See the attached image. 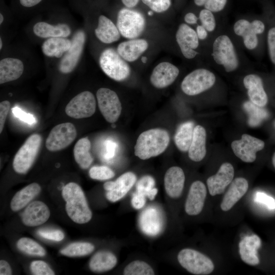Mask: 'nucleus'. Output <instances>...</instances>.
<instances>
[{"label": "nucleus", "instance_id": "f257e3e1", "mask_svg": "<svg viewBox=\"0 0 275 275\" xmlns=\"http://www.w3.org/2000/svg\"><path fill=\"white\" fill-rule=\"evenodd\" d=\"M240 43L229 27H224L212 38L206 55L210 64L230 73L251 64Z\"/></svg>", "mask_w": 275, "mask_h": 275}, {"label": "nucleus", "instance_id": "f03ea898", "mask_svg": "<svg viewBox=\"0 0 275 275\" xmlns=\"http://www.w3.org/2000/svg\"><path fill=\"white\" fill-rule=\"evenodd\" d=\"M62 195L66 202L65 209L68 216L74 222L83 224L89 222L92 217L84 193L75 182L67 184Z\"/></svg>", "mask_w": 275, "mask_h": 275}, {"label": "nucleus", "instance_id": "7ed1b4c3", "mask_svg": "<svg viewBox=\"0 0 275 275\" xmlns=\"http://www.w3.org/2000/svg\"><path fill=\"white\" fill-rule=\"evenodd\" d=\"M170 142L168 132L163 129L146 130L139 136L134 146V154L142 160L157 156L163 153Z\"/></svg>", "mask_w": 275, "mask_h": 275}, {"label": "nucleus", "instance_id": "20e7f679", "mask_svg": "<svg viewBox=\"0 0 275 275\" xmlns=\"http://www.w3.org/2000/svg\"><path fill=\"white\" fill-rule=\"evenodd\" d=\"M229 28L244 51L252 56L257 55L261 46L262 36L252 25L250 17H239Z\"/></svg>", "mask_w": 275, "mask_h": 275}, {"label": "nucleus", "instance_id": "39448f33", "mask_svg": "<svg viewBox=\"0 0 275 275\" xmlns=\"http://www.w3.org/2000/svg\"><path fill=\"white\" fill-rule=\"evenodd\" d=\"M216 80V76L212 70L199 68L184 77L181 84V89L187 95L196 96L211 89Z\"/></svg>", "mask_w": 275, "mask_h": 275}, {"label": "nucleus", "instance_id": "423d86ee", "mask_svg": "<svg viewBox=\"0 0 275 275\" xmlns=\"http://www.w3.org/2000/svg\"><path fill=\"white\" fill-rule=\"evenodd\" d=\"M99 62L104 73L115 80L122 81L130 75V66L114 48L104 49L100 55Z\"/></svg>", "mask_w": 275, "mask_h": 275}, {"label": "nucleus", "instance_id": "0eeeda50", "mask_svg": "<svg viewBox=\"0 0 275 275\" xmlns=\"http://www.w3.org/2000/svg\"><path fill=\"white\" fill-rule=\"evenodd\" d=\"M146 20L139 11L123 8L118 12L117 26L120 34L128 39H135L143 32Z\"/></svg>", "mask_w": 275, "mask_h": 275}, {"label": "nucleus", "instance_id": "6e6552de", "mask_svg": "<svg viewBox=\"0 0 275 275\" xmlns=\"http://www.w3.org/2000/svg\"><path fill=\"white\" fill-rule=\"evenodd\" d=\"M41 142V137L38 134H33L28 138L13 159V167L16 173L25 174L29 170L39 151Z\"/></svg>", "mask_w": 275, "mask_h": 275}, {"label": "nucleus", "instance_id": "1a4fd4ad", "mask_svg": "<svg viewBox=\"0 0 275 275\" xmlns=\"http://www.w3.org/2000/svg\"><path fill=\"white\" fill-rule=\"evenodd\" d=\"M177 259L184 268L194 274H209L214 268V264L209 258L193 249L182 250L178 253Z\"/></svg>", "mask_w": 275, "mask_h": 275}, {"label": "nucleus", "instance_id": "9d476101", "mask_svg": "<svg viewBox=\"0 0 275 275\" xmlns=\"http://www.w3.org/2000/svg\"><path fill=\"white\" fill-rule=\"evenodd\" d=\"M175 39L183 57L191 60L200 54L199 51L201 43L195 29L185 23H181L177 29Z\"/></svg>", "mask_w": 275, "mask_h": 275}, {"label": "nucleus", "instance_id": "9b49d317", "mask_svg": "<svg viewBox=\"0 0 275 275\" xmlns=\"http://www.w3.org/2000/svg\"><path fill=\"white\" fill-rule=\"evenodd\" d=\"M96 98L99 110L106 121L111 123L116 122L122 111L121 103L116 93L101 88L97 91Z\"/></svg>", "mask_w": 275, "mask_h": 275}, {"label": "nucleus", "instance_id": "f8f14e48", "mask_svg": "<svg viewBox=\"0 0 275 275\" xmlns=\"http://www.w3.org/2000/svg\"><path fill=\"white\" fill-rule=\"evenodd\" d=\"M76 136L74 125L69 122L55 126L49 132L46 140L45 146L50 151L63 150L70 145Z\"/></svg>", "mask_w": 275, "mask_h": 275}, {"label": "nucleus", "instance_id": "ddd939ff", "mask_svg": "<svg viewBox=\"0 0 275 275\" xmlns=\"http://www.w3.org/2000/svg\"><path fill=\"white\" fill-rule=\"evenodd\" d=\"M96 111V100L90 91H84L74 96L65 107L66 114L73 118L82 119L92 116Z\"/></svg>", "mask_w": 275, "mask_h": 275}, {"label": "nucleus", "instance_id": "4468645a", "mask_svg": "<svg viewBox=\"0 0 275 275\" xmlns=\"http://www.w3.org/2000/svg\"><path fill=\"white\" fill-rule=\"evenodd\" d=\"M263 141L248 134H243L241 139L232 142V149L235 155L243 161L252 162L256 158L257 152L264 147Z\"/></svg>", "mask_w": 275, "mask_h": 275}, {"label": "nucleus", "instance_id": "2eb2a0df", "mask_svg": "<svg viewBox=\"0 0 275 275\" xmlns=\"http://www.w3.org/2000/svg\"><path fill=\"white\" fill-rule=\"evenodd\" d=\"M86 35L81 30L77 31L71 40V45L60 61V71L67 74L71 72L76 66L84 49Z\"/></svg>", "mask_w": 275, "mask_h": 275}, {"label": "nucleus", "instance_id": "dca6fc26", "mask_svg": "<svg viewBox=\"0 0 275 275\" xmlns=\"http://www.w3.org/2000/svg\"><path fill=\"white\" fill-rule=\"evenodd\" d=\"M136 180V175L131 172H126L115 181L106 182L104 189L106 198L111 202H116L123 198L130 190Z\"/></svg>", "mask_w": 275, "mask_h": 275}, {"label": "nucleus", "instance_id": "f3484780", "mask_svg": "<svg viewBox=\"0 0 275 275\" xmlns=\"http://www.w3.org/2000/svg\"><path fill=\"white\" fill-rule=\"evenodd\" d=\"M242 82L250 100L259 106H264L267 103L268 96L261 77L255 73H248L243 76Z\"/></svg>", "mask_w": 275, "mask_h": 275}, {"label": "nucleus", "instance_id": "a211bd4d", "mask_svg": "<svg viewBox=\"0 0 275 275\" xmlns=\"http://www.w3.org/2000/svg\"><path fill=\"white\" fill-rule=\"evenodd\" d=\"M234 176L233 166L229 162L223 163L216 174L209 177L207 180L210 195L214 196L222 194L232 181Z\"/></svg>", "mask_w": 275, "mask_h": 275}, {"label": "nucleus", "instance_id": "6ab92c4d", "mask_svg": "<svg viewBox=\"0 0 275 275\" xmlns=\"http://www.w3.org/2000/svg\"><path fill=\"white\" fill-rule=\"evenodd\" d=\"M179 74V69L169 62H162L153 69L150 76L151 84L155 88L162 89L171 85Z\"/></svg>", "mask_w": 275, "mask_h": 275}, {"label": "nucleus", "instance_id": "aec40b11", "mask_svg": "<svg viewBox=\"0 0 275 275\" xmlns=\"http://www.w3.org/2000/svg\"><path fill=\"white\" fill-rule=\"evenodd\" d=\"M207 195L205 184L200 181L194 182L189 189L185 203V211L189 215H196L202 211Z\"/></svg>", "mask_w": 275, "mask_h": 275}, {"label": "nucleus", "instance_id": "412c9836", "mask_svg": "<svg viewBox=\"0 0 275 275\" xmlns=\"http://www.w3.org/2000/svg\"><path fill=\"white\" fill-rule=\"evenodd\" d=\"M50 215V210L44 203L35 201L25 208L22 214L21 219L25 226L36 227L45 223Z\"/></svg>", "mask_w": 275, "mask_h": 275}, {"label": "nucleus", "instance_id": "4be33fe9", "mask_svg": "<svg viewBox=\"0 0 275 275\" xmlns=\"http://www.w3.org/2000/svg\"><path fill=\"white\" fill-rule=\"evenodd\" d=\"M185 182L183 171L179 167H172L164 177V186L167 194L171 198H179L183 191Z\"/></svg>", "mask_w": 275, "mask_h": 275}, {"label": "nucleus", "instance_id": "5701e85b", "mask_svg": "<svg viewBox=\"0 0 275 275\" xmlns=\"http://www.w3.org/2000/svg\"><path fill=\"white\" fill-rule=\"evenodd\" d=\"M248 187V182L244 178L238 177L232 181L221 204L222 210L231 209L246 193Z\"/></svg>", "mask_w": 275, "mask_h": 275}, {"label": "nucleus", "instance_id": "b1692460", "mask_svg": "<svg viewBox=\"0 0 275 275\" xmlns=\"http://www.w3.org/2000/svg\"><path fill=\"white\" fill-rule=\"evenodd\" d=\"M261 241L257 235L244 237L239 242V254L241 260L245 263L255 266L260 263L257 250L260 248Z\"/></svg>", "mask_w": 275, "mask_h": 275}, {"label": "nucleus", "instance_id": "393cba45", "mask_svg": "<svg viewBox=\"0 0 275 275\" xmlns=\"http://www.w3.org/2000/svg\"><path fill=\"white\" fill-rule=\"evenodd\" d=\"M148 47V43L146 40L132 39L120 43L117 51L125 61L133 62L136 60Z\"/></svg>", "mask_w": 275, "mask_h": 275}, {"label": "nucleus", "instance_id": "a878e982", "mask_svg": "<svg viewBox=\"0 0 275 275\" xmlns=\"http://www.w3.org/2000/svg\"><path fill=\"white\" fill-rule=\"evenodd\" d=\"M162 224L160 213L154 207H148L141 214V229L147 235H157L161 231Z\"/></svg>", "mask_w": 275, "mask_h": 275}, {"label": "nucleus", "instance_id": "bb28decb", "mask_svg": "<svg viewBox=\"0 0 275 275\" xmlns=\"http://www.w3.org/2000/svg\"><path fill=\"white\" fill-rule=\"evenodd\" d=\"M24 65L16 58H7L0 61V84L15 80L22 74Z\"/></svg>", "mask_w": 275, "mask_h": 275}, {"label": "nucleus", "instance_id": "cd10ccee", "mask_svg": "<svg viewBox=\"0 0 275 275\" xmlns=\"http://www.w3.org/2000/svg\"><path fill=\"white\" fill-rule=\"evenodd\" d=\"M97 38L102 42L109 44L118 41L120 38V33L113 21L104 15L98 18L97 28L95 30Z\"/></svg>", "mask_w": 275, "mask_h": 275}, {"label": "nucleus", "instance_id": "c85d7f7f", "mask_svg": "<svg viewBox=\"0 0 275 275\" xmlns=\"http://www.w3.org/2000/svg\"><path fill=\"white\" fill-rule=\"evenodd\" d=\"M206 133L205 128L197 125L194 130L193 137L188 150L189 158L194 161L202 160L206 155Z\"/></svg>", "mask_w": 275, "mask_h": 275}, {"label": "nucleus", "instance_id": "c756f323", "mask_svg": "<svg viewBox=\"0 0 275 275\" xmlns=\"http://www.w3.org/2000/svg\"><path fill=\"white\" fill-rule=\"evenodd\" d=\"M33 32L38 37L46 38L52 37H67L70 35L71 29L65 23L51 25L45 22H39L33 27Z\"/></svg>", "mask_w": 275, "mask_h": 275}, {"label": "nucleus", "instance_id": "7c9ffc66", "mask_svg": "<svg viewBox=\"0 0 275 275\" xmlns=\"http://www.w3.org/2000/svg\"><path fill=\"white\" fill-rule=\"evenodd\" d=\"M41 191L37 183H32L17 191L10 202L11 209L17 211L26 206Z\"/></svg>", "mask_w": 275, "mask_h": 275}, {"label": "nucleus", "instance_id": "2f4dec72", "mask_svg": "<svg viewBox=\"0 0 275 275\" xmlns=\"http://www.w3.org/2000/svg\"><path fill=\"white\" fill-rule=\"evenodd\" d=\"M117 263V257L113 253L102 251L93 256L89 262V267L93 272H103L113 269Z\"/></svg>", "mask_w": 275, "mask_h": 275}, {"label": "nucleus", "instance_id": "473e14b6", "mask_svg": "<svg viewBox=\"0 0 275 275\" xmlns=\"http://www.w3.org/2000/svg\"><path fill=\"white\" fill-rule=\"evenodd\" d=\"M71 45V41L64 37H52L46 40L42 45L43 53L49 57L61 58Z\"/></svg>", "mask_w": 275, "mask_h": 275}, {"label": "nucleus", "instance_id": "72a5a7b5", "mask_svg": "<svg viewBox=\"0 0 275 275\" xmlns=\"http://www.w3.org/2000/svg\"><path fill=\"white\" fill-rule=\"evenodd\" d=\"M91 142L87 138L79 140L75 144L73 153L75 161L82 169H88L93 159L90 153Z\"/></svg>", "mask_w": 275, "mask_h": 275}, {"label": "nucleus", "instance_id": "f704fd0d", "mask_svg": "<svg viewBox=\"0 0 275 275\" xmlns=\"http://www.w3.org/2000/svg\"><path fill=\"white\" fill-rule=\"evenodd\" d=\"M194 124L192 122H187L181 124L178 128L174 136V141L177 147L181 151L188 150L192 141Z\"/></svg>", "mask_w": 275, "mask_h": 275}, {"label": "nucleus", "instance_id": "c9c22d12", "mask_svg": "<svg viewBox=\"0 0 275 275\" xmlns=\"http://www.w3.org/2000/svg\"><path fill=\"white\" fill-rule=\"evenodd\" d=\"M217 15L205 8H202L198 14L199 23L213 36L224 27L219 22Z\"/></svg>", "mask_w": 275, "mask_h": 275}, {"label": "nucleus", "instance_id": "e433bc0d", "mask_svg": "<svg viewBox=\"0 0 275 275\" xmlns=\"http://www.w3.org/2000/svg\"><path fill=\"white\" fill-rule=\"evenodd\" d=\"M243 106L249 115L248 123L250 126H258L268 116L266 109L255 104L250 100L244 102Z\"/></svg>", "mask_w": 275, "mask_h": 275}, {"label": "nucleus", "instance_id": "4c0bfd02", "mask_svg": "<svg viewBox=\"0 0 275 275\" xmlns=\"http://www.w3.org/2000/svg\"><path fill=\"white\" fill-rule=\"evenodd\" d=\"M94 250V245L90 242H76L62 249L60 253L68 257H80L89 255Z\"/></svg>", "mask_w": 275, "mask_h": 275}, {"label": "nucleus", "instance_id": "58836bf2", "mask_svg": "<svg viewBox=\"0 0 275 275\" xmlns=\"http://www.w3.org/2000/svg\"><path fill=\"white\" fill-rule=\"evenodd\" d=\"M17 248L21 252L32 256H44V249L38 243L28 237L20 238L17 242Z\"/></svg>", "mask_w": 275, "mask_h": 275}, {"label": "nucleus", "instance_id": "ea45409f", "mask_svg": "<svg viewBox=\"0 0 275 275\" xmlns=\"http://www.w3.org/2000/svg\"><path fill=\"white\" fill-rule=\"evenodd\" d=\"M154 178L149 175L142 177L136 184V191L144 195L150 200H153L158 193V189L154 187Z\"/></svg>", "mask_w": 275, "mask_h": 275}, {"label": "nucleus", "instance_id": "a19ab883", "mask_svg": "<svg viewBox=\"0 0 275 275\" xmlns=\"http://www.w3.org/2000/svg\"><path fill=\"white\" fill-rule=\"evenodd\" d=\"M125 275H152L154 271L152 267L146 262L135 260L131 262L123 270Z\"/></svg>", "mask_w": 275, "mask_h": 275}, {"label": "nucleus", "instance_id": "79ce46f5", "mask_svg": "<svg viewBox=\"0 0 275 275\" xmlns=\"http://www.w3.org/2000/svg\"><path fill=\"white\" fill-rule=\"evenodd\" d=\"M195 4L218 15L224 11L228 0H194Z\"/></svg>", "mask_w": 275, "mask_h": 275}, {"label": "nucleus", "instance_id": "37998d69", "mask_svg": "<svg viewBox=\"0 0 275 275\" xmlns=\"http://www.w3.org/2000/svg\"><path fill=\"white\" fill-rule=\"evenodd\" d=\"M90 177L95 180H105L115 176L114 172L106 166H94L89 172Z\"/></svg>", "mask_w": 275, "mask_h": 275}, {"label": "nucleus", "instance_id": "c03bdc74", "mask_svg": "<svg viewBox=\"0 0 275 275\" xmlns=\"http://www.w3.org/2000/svg\"><path fill=\"white\" fill-rule=\"evenodd\" d=\"M31 272L35 275H54V272L49 266L42 260H35L30 264Z\"/></svg>", "mask_w": 275, "mask_h": 275}, {"label": "nucleus", "instance_id": "a18cd8bd", "mask_svg": "<svg viewBox=\"0 0 275 275\" xmlns=\"http://www.w3.org/2000/svg\"><path fill=\"white\" fill-rule=\"evenodd\" d=\"M155 12L161 13L167 10L171 6V0H142Z\"/></svg>", "mask_w": 275, "mask_h": 275}, {"label": "nucleus", "instance_id": "49530a36", "mask_svg": "<svg viewBox=\"0 0 275 275\" xmlns=\"http://www.w3.org/2000/svg\"><path fill=\"white\" fill-rule=\"evenodd\" d=\"M266 40L270 60L272 64L275 65V26H271L268 30Z\"/></svg>", "mask_w": 275, "mask_h": 275}, {"label": "nucleus", "instance_id": "de8ad7c7", "mask_svg": "<svg viewBox=\"0 0 275 275\" xmlns=\"http://www.w3.org/2000/svg\"><path fill=\"white\" fill-rule=\"evenodd\" d=\"M38 234L43 238L54 241H60L64 238L65 236L62 231L56 229H41L38 230Z\"/></svg>", "mask_w": 275, "mask_h": 275}, {"label": "nucleus", "instance_id": "09e8293b", "mask_svg": "<svg viewBox=\"0 0 275 275\" xmlns=\"http://www.w3.org/2000/svg\"><path fill=\"white\" fill-rule=\"evenodd\" d=\"M12 112L16 118L29 125L36 123V119L33 115L25 112L18 106L12 108Z\"/></svg>", "mask_w": 275, "mask_h": 275}, {"label": "nucleus", "instance_id": "8fccbe9b", "mask_svg": "<svg viewBox=\"0 0 275 275\" xmlns=\"http://www.w3.org/2000/svg\"><path fill=\"white\" fill-rule=\"evenodd\" d=\"M195 31L201 44L204 43L205 44L207 50L213 36L200 23L196 25Z\"/></svg>", "mask_w": 275, "mask_h": 275}, {"label": "nucleus", "instance_id": "3c124183", "mask_svg": "<svg viewBox=\"0 0 275 275\" xmlns=\"http://www.w3.org/2000/svg\"><path fill=\"white\" fill-rule=\"evenodd\" d=\"M255 201L265 204L269 209H275V200L264 193L257 192L255 197Z\"/></svg>", "mask_w": 275, "mask_h": 275}, {"label": "nucleus", "instance_id": "603ef678", "mask_svg": "<svg viewBox=\"0 0 275 275\" xmlns=\"http://www.w3.org/2000/svg\"><path fill=\"white\" fill-rule=\"evenodd\" d=\"M10 105V102L8 100H4L0 103V133H2L3 130Z\"/></svg>", "mask_w": 275, "mask_h": 275}, {"label": "nucleus", "instance_id": "864d4df0", "mask_svg": "<svg viewBox=\"0 0 275 275\" xmlns=\"http://www.w3.org/2000/svg\"><path fill=\"white\" fill-rule=\"evenodd\" d=\"M132 206L135 209H140L144 207L146 203V196L139 192L132 196L131 201Z\"/></svg>", "mask_w": 275, "mask_h": 275}, {"label": "nucleus", "instance_id": "5fc2aeb1", "mask_svg": "<svg viewBox=\"0 0 275 275\" xmlns=\"http://www.w3.org/2000/svg\"><path fill=\"white\" fill-rule=\"evenodd\" d=\"M105 152L104 155V157L105 159L109 160L113 158L116 149L117 145L115 142L107 140L105 142Z\"/></svg>", "mask_w": 275, "mask_h": 275}, {"label": "nucleus", "instance_id": "6e6d98bb", "mask_svg": "<svg viewBox=\"0 0 275 275\" xmlns=\"http://www.w3.org/2000/svg\"><path fill=\"white\" fill-rule=\"evenodd\" d=\"M44 0H17L19 5L25 9H31L38 6L43 3Z\"/></svg>", "mask_w": 275, "mask_h": 275}, {"label": "nucleus", "instance_id": "4d7b16f0", "mask_svg": "<svg viewBox=\"0 0 275 275\" xmlns=\"http://www.w3.org/2000/svg\"><path fill=\"white\" fill-rule=\"evenodd\" d=\"M184 23L190 26L197 25L199 22V16L193 12H188L184 16Z\"/></svg>", "mask_w": 275, "mask_h": 275}, {"label": "nucleus", "instance_id": "13d9d810", "mask_svg": "<svg viewBox=\"0 0 275 275\" xmlns=\"http://www.w3.org/2000/svg\"><path fill=\"white\" fill-rule=\"evenodd\" d=\"M12 269L10 264L5 260L0 261V274L10 275L12 274Z\"/></svg>", "mask_w": 275, "mask_h": 275}, {"label": "nucleus", "instance_id": "bf43d9fd", "mask_svg": "<svg viewBox=\"0 0 275 275\" xmlns=\"http://www.w3.org/2000/svg\"><path fill=\"white\" fill-rule=\"evenodd\" d=\"M123 4L128 8H132L135 6L139 0H121Z\"/></svg>", "mask_w": 275, "mask_h": 275}, {"label": "nucleus", "instance_id": "052dcab7", "mask_svg": "<svg viewBox=\"0 0 275 275\" xmlns=\"http://www.w3.org/2000/svg\"><path fill=\"white\" fill-rule=\"evenodd\" d=\"M142 62L143 63H146L147 61V58L146 57H142L141 58Z\"/></svg>", "mask_w": 275, "mask_h": 275}, {"label": "nucleus", "instance_id": "680f3d73", "mask_svg": "<svg viewBox=\"0 0 275 275\" xmlns=\"http://www.w3.org/2000/svg\"><path fill=\"white\" fill-rule=\"evenodd\" d=\"M4 21V16L1 13L0 14V24H1Z\"/></svg>", "mask_w": 275, "mask_h": 275}, {"label": "nucleus", "instance_id": "e2e57ef3", "mask_svg": "<svg viewBox=\"0 0 275 275\" xmlns=\"http://www.w3.org/2000/svg\"><path fill=\"white\" fill-rule=\"evenodd\" d=\"M272 163L273 164V166L275 168V152L273 154V157H272Z\"/></svg>", "mask_w": 275, "mask_h": 275}, {"label": "nucleus", "instance_id": "0e129e2a", "mask_svg": "<svg viewBox=\"0 0 275 275\" xmlns=\"http://www.w3.org/2000/svg\"><path fill=\"white\" fill-rule=\"evenodd\" d=\"M3 46V42L1 38H0V49H1Z\"/></svg>", "mask_w": 275, "mask_h": 275}, {"label": "nucleus", "instance_id": "69168bd1", "mask_svg": "<svg viewBox=\"0 0 275 275\" xmlns=\"http://www.w3.org/2000/svg\"><path fill=\"white\" fill-rule=\"evenodd\" d=\"M153 12L152 11H150L148 12V14L149 16H152L153 15Z\"/></svg>", "mask_w": 275, "mask_h": 275}]
</instances>
